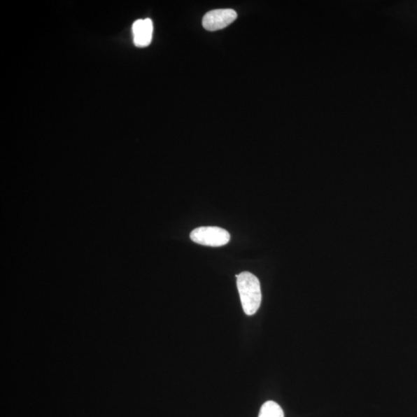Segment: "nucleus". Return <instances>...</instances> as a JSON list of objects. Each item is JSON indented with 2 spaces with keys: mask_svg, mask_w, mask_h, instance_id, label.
<instances>
[{
  "mask_svg": "<svg viewBox=\"0 0 417 417\" xmlns=\"http://www.w3.org/2000/svg\"><path fill=\"white\" fill-rule=\"evenodd\" d=\"M238 292H239L242 307L246 315L253 316L258 311L262 304V295L260 284L255 275L242 272L236 275Z\"/></svg>",
  "mask_w": 417,
  "mask_h": 417,
  "instance_id": "f257e3e1",
  "label": "nucleus"
},
{
  "mask_svg": "<svg viewBox=\"0 0 417 417\" xmlns=\"http://www.w3.org/2000/svg\"><path fill=\"white\" fill-rule=\"evenodd\" d=\"M190 238L197 243L215 248L227 244L230 235L226 229L218 227H200L192 230Z\"/></svg>",
  "mask_w": 417,
  "mask_h": 417,
  "instance_id": "f03ea898",
  "label": "nucleus"
},
{
  "mask_svg": "<svg viewBox=\"0 0 417 417\" xmlns=\"http://www.w3.org/2000/svg\"><path fill=\"white\" fill-rule=\"evenodd\" d=\"M236 17L237 14L234 10H214L205 15L203 26L206 31H217L232 24Z\"/></svg>",
  "mask_w": 417,
  "mask_h": 417,
  "instance_id": "7ed1b4c3",
  "label": "nucleus"
},
{
  "mask_svg": "<svg viewBox=\"0 0 417 417\" xmlns=\"http://www.w3.org/2000/svg\"><path fill=\"white\" fill-rule=\"evenodd\" d=\"M134 43L139 48L150 45L153 34V24L150 19L138 20L132 25Z\"/></svg>",
  "mask_w": 417,
  "mask_h": 417,
  "instance_id": "20e7f679",
  "label": "nucleus"
},
{
  "mask_svg": "<svg viewBox=\"0 0 417 417\" xmlns=\"http://www.w3.org/2000/svg\"><path fill=\"white\" fill-rule=\"evenodd\" d=\"M258 417H285L281 407L274 401H267L260 408Z\"/></svg>",
  "mask_w": 417,
  "mask_h": 417,
  "instance_id": "39448f33",
  "label": "nucleus"
}]
</instances>
